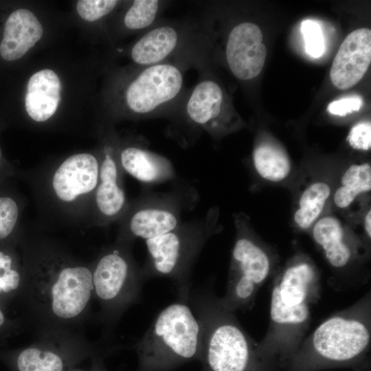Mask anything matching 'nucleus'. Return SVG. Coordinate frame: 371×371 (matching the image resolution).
Returning <instances> with one entry per match:
<instances>
[{
	"label": "nucleus",
	"mask_w": 371,
	"mask_h": 371,
	"mask_svg": "<svg viewBox=\"0 0 371 371\" xmlns=\"http://www.w3.org/2000/svg\"><path fill=\"white\" fill-rule=\"evenodd\" d=\"M177 42L175 29L170 26L158 27L147 32L135 44L131 57L139 65H157L175 49Z\"/></svg>",
	"instance_id": "nucleus-17"
},
{
	"label": "nucleus",
	"mask_w": 371,
	"mask_h": 371,
	"mask_svg": "<svg viewBox=\"0 0 371 371\" xmlns=\"http://www.w3.org/2000/svg\"><path fill=\"white\" fill-rule=\"evenodd\" d=\"M135 371H171L192 360L201 361L203 328L184 302L164 308L133 346Z\"/></svg>",
	"instance_id": "nucleus-2"
},
{
	"label": "nucleus",
	"mask_w": 371,
	"mask_h": 371,
	"mask_svg": "<svg viewBox=\"0 0 371 371\" xmlns=\"http://www.w3.org/2000/svg\"><path fill=\"white\" fill-rule=\"evenodd\" d=\"M23 282L18 300L34 333H82L93 297V266L51 248L25 254Z\"/></svg>",
	"instance_id": "nucleus-1"
},
{
	"label": "nucleus",
	"mask_w": 371,
	"mask_h": 371,
	"mask_svg": "<svg viewBox=\"0 0 371 371\" xmlns=\"http://www.w3.org/2000/svg\"><path fill=\"white\" fill-rule=\"evenodd\" d=\"M2 158H3V156H2V151H1V147H0V164L2 161Z\"/></svg>",
	"instance_id": "nucleus-37"
},
{
	"label": "nucleus",
	"mask_w": 371,
	"mask_h": 371,
	"mask_svg": "<svg viewBox=\"0 0 371 371\" xmlns=\"http://www.w3.org/2000/svg\"><path fill=\"white\" fill-rule=\"evenodd\" d=\"M158 9V1H134L124 16V25L131 30H140L147 27L155 19Z\"/></svg>",
	"instance_id": "nucleus-26"
},
{
	"label": "nucleus",
	"mask_w": 371,
	"mask_h": 371,
	"mask_svg": "<svg viewBox=\"0 0 371 371\" xmlns=\"http://www.w3.org/2000/svg\"><path fill=\"white\" fill-rule=\"evenodd\" d=\"M249 357L246 337L233 324H221L203 339L201 361L208 371H245Z\"/></svg>",
	"instance_id": "nucleus-8"
},
{
	"label": "nucleus",
	"mask_w": 371,
	"mask_h": 371,
	"mask_svg": "<svg viewBox=\"0 0 371 371\" xmlns=\"http://www.w3.org/2000/svg\"><path fill=\"white\" fill-rule=\"evenodd\" d=\"M118 177L116 161L109 153H106L100 166L95 202L100 212L107 218L117 215L126 203L125 193L120 186Z\"/></svg>",
	"instance_id": "nucleus-15"
},
{
	"label": "nucleus",
	"mask_w": 371,
	"mask_h": 371,
	"mask_svg": "<svg viewBox=\"0 0 371 371\" xmlns=\"http://www.w3.org/2000/svg\"><path fill=\"white\" fill-rule=\"evenodd\" d=\"M19 216V208L16 200L9 195L0 194V243L12 236Z\"/></svg>",
	"instance_id": "nucleus-28"
},
{
	"label": "nucleus",
	"mask_w": 371,
	"mask_h": 371,
	"mask_svg": "<svg viewBox=\"0 0 371 371\" xmlns=\"http://www.w3.org/2000/svg\"><path fill=\"white\" fill-rule=\"evenodd\" d=\"M124 170L137 180L155 183L169 177L172 169L164 158L137 147H128L120 155Z\"/></svg>",
	"instance_id": "nucleus-16"
},
{
	"label": "nucleus",
	"mask_w": 371,
	"mask_h": 371,
	"mask_svg": "<svg viewBox=\"0 0 371 371\" xmlns=\"http://www.w3.org/2000/svg\"><path fill=\"white\" fill-rule=\"evenodd\" d=\"M68 371H92V369L91 368L89 370H84L74 368H71V369L69 370Z\"/></svg>",
	"instance_id": "nucleus-36"
},
{
	"label": "nucleus",
	"mask_w": 371,
	"mask_h": 371,
	"mask_svg": "<svg viewBox=\"0 0 371 371\" xmlns=\"http://www.w3.org/2000/svg\"><path fill=\"white\" fill-rule=\"evenodd\" d=\"M43 35V27L29 10L18 8L5 18L0 37V58L7 63L21 58Z\"/></svg>",
	"instance_id": "nucleus-12"
},
{
	"label": "nucleus",
	"mask_w": 371,
	"mask_h": 371,
	"mask_svg": "<svg viewBox=\"0 0 371 371\" xmlns=\"http://www.w3.org/2000/svg\"><path fill=\"white\" fill-rule=\"evenodd\" d=\"M350 145L358 150H368L371 147V124L362 122L355 125L348 136Z\"/></svg>",
	"instance_id": "nucleus-31"
},
{
	"label": "nucleus",
	"mask_w": 371,
	"mask_h": 371,
	"mask_svg": "<svg viewBox=\"0 0 371 371\" xmlns=\"http://www.w3.org/2000/svg\"><path fill=\"white\" fill-rule=\"evenodd\" d=\"M301 30L306 53L315 58L320 57L324 54L325 44L319 25L315 21L307 19L302 23Z\"/></svg>",
	"instance_id": "nucleus-29"
},
{
	"label": "nucleus",
	"mask_w": 371,
	"mask_h": 371,
	"mask_svg": "<svg viewBox=\"0 0 371 371\" xmlns=\"http://www.w3.org/2000/svg\"><path fill=\"white\" fill-rule=\"evenodd\" d=\"M183 76L169 64L151 65L129 85L126 92L128 106L133 112L148 113L174 99L180 92Z\"/></svg>",
	"instance_id": "nucleus-6"
},
{
	"label": "nucleus",
	"mask_w": 371,
	"mask_h": 371,
	"mask_svg": "<svg viewBox=\"0 0 371 371\" xmlns=\"http://www.w3.org/2000/svg\"><path fill=\"white\" fill-rule=\"evenodd\" d=\"M308 315L306 305L298 308H289L282 302L278 286H276L272 293L271 302V317L272 319L279 324H297L304 322Z\"/></svg>",
	"instance_id": "nucleus-27"
},
{
	"label": "nucleus",
	"mask_w": 371,
	"mask_h": 371,
	"mask_svg": "<svg viewBox=\"0 0 371 371\" xmlns=\"http://www.w3.org/2000/svg\"><path fill=\"white\" fill-rule=\"evenodd\" d=\"M253 160L258 174L271 181H282L291 170V163L286 153L269 144L258 146L254 149Z\"/></svg>",
	"instance_id": "nucleus-23"
},
{
	"label": "nucleus",
	"mask_w": 371,
	"mask_h": 371,
	"mask_svg": "<svg viewBox=\"0 0 371 371\" xmlns=\"http://www.w3.org/2000/svg\"><path fill=\"white\" fill-rule=\"evenodd\" d=\"M313 278L312 268L307 264H300L288 269L278 287L283 304L289 308L306 305L308 285Z\"/></svg>",
	"instance_id": "nucleus-22"
},
{
	"label": "nucleus",
	"mask_w": 371,
	"mask_h": 371,
	"mask_svg": "<svg viewBox=\"0 0 371 371\" xmlns=\"http://www.w3.org/2000/svg\"><path fill=\"white\" fill-rule=\"evenodd\" d=\"M106 354H98L91 358L92 371H108L104 363V357Z\"/></svg>",
	"instance_id": "nucleus-33"
},
{
	"label": "nucleus",
	"mask_w": 371,
	"mask_h": 371,
	"mask_svg": "<svg viewBox=\"0 0 371 371\" xmlns=\"http://www.w3.org/2000/svg\"><path fill=\"white\" fill-rule=\"evenodd\" d=\"M371 62V31L359 28L350 33L341 44L333 60L330 77L339 89L357 84Z\"/></svg>",
	"instance_id": "nucleus-10"
},
{
	"label": "nucleus",
	"mask_w": 371,
	"mask_h": 371,
	"mask_svg": "<svg viewBox=\"0 0 371 371\" xmlns=\"http://www.w3.org/2000/svg\"><path fill=\"white\" fill-rule=\"evenodd\" d=\"M204 240L203 229L179 226L146 240L149 262L142 271L144 276H167L179 283L185 282Z\"/></svg>",
	"instance_id": "nucleus-5"
},
{
	"label": "nucleus",
	"mask_w": 371,
	"mask_h": 371,
	"mask_svg": "<svg viewBox=\"0 0 371 371\" xmlns=\"http://www.w3.org/2000/svg\"><path fill=\"white\" fill-rule=\"evenodd\" d=\"M12 326V324L6 317L5 311L0 304V335H2L3 333L8 330Z\"/></svg>",
	"instance_id": "nucleus-34"
},
{
	"label": "nucleus",
	"mask_w": 371,
	"mask_h": 371,
	"mask_svg": "<svg viewBox=\"0 0 371 371\" xmlns=\"http://www.w3.org/2000/svg\"><path fill=\"white\" fill-rule=\"evenodd\" d=\"M313 237L325 251L326 258L334 267L346 265L350 257L348 247L342 242L343 229L335 217L320 219L314 226Z\"/></svg>",
	"instance_id": "nucleus-20"
},
{
	"label": "nucleus",
	"mask_w": 371,
	"mask_h": 371,
	"mask_svg": "<svg viewBox=\"0 0 371 371\" xmlns=\"http://www.w3.org/2000/svg\"><path fill=\"white\" fill-rule=\"evenodd\" d=\"M23 282V269L16 253L0 243V304L18 299Z\"/></svg>",
	"instance_id": "nucleus-21"
},
{
	"label": "nucleus",
	"mask_w": 371,
	"mask_h": 371,
	"mask_svg": "<svg viewBox=\"0 0 371 371\" xmlns=\"http://www.w3.org/2000/svg\"><path fill=\"white\" fill-rule=\"evenodd\" d=\"M144 277L143 271L122 249L109 250L99 258L93 266L92 283L103 321L114 322L137 301Z\"/></svg>",
	"instance_id": "nucleus-4"
},
{
	"label": "nucleus",
	"mask_w": 371,
	"mask_h": 371,
	"mask_svg": "<svg viewBox=\"0 0 371 371\" xmlns=\"http://www.w3.org/2000/svg\"><path fill=\"white\" fill-rule=\"evenodd\" d=\"M260 27L250 22L236 25L230 32L226 45V59L232 74L247 80L262 71L267 56Z\"/></svg>",
	"instance_id": "nucleus-9"
},
{
	"label": "nucleus",
	"mask_w": 371,
	"mask_h": 371,
	"mask_svg": "<svg viewBox=\"0 0 371 371\" xmlns=\"http://www.w3.org/2000/svg\"><path fill=\"white\" fill-rule=\"evenodd\" d=\"M100 166L89 153H78L67 158L52 177V188L56 196L69 203L95 189L98 183Z\"/></svg>",
	"instance_id": "nucleus-11"
},
{
	"label": "nucleus",
	"mask_w": 371,
	"mask_h": 371,
	"mask_svg": "<svg viewBox=\"0 0 371 371\" xmlns=\"http://www.w3.org/2000/svg\"><path fill=\"white\" fill-rule=\"evenodd\" d=\"M341 186L334 194V203L340 207H348L361 193L371 189V166L366 163L350 166L341 178Z\"/></svg>",
	"instance_id": "nucleus-24"
},
{
	"label": "nucleus",
	"mask_w": 371,
	"mask_h": 371,
	"mask_svg": "<svg viewBox=\"0 0 371 371\" xmlns=\"http://www.w3.org/2000/svg\"><path fill=\"white\" fill-rule=\"evenodd\" d=\"M117 1L115 0H81L76 9L81 18L87 21H94L111 12Z\"/></svg>",
	"instance_id": "nucleus-30"
},
{
	"label": "nucleus",
	"mask_w": 371,
	"mask_h": 371,
	"mask_svg": "<svg viewBox=\"0 0 371 371\" xmlns=\"http://www.w3.org/2000/svg\"><path fill=\"white\" fill-rule=\"evenodd\" d=\"M178 214L172 208L158 205L143 207L129 221L132 236L146 240L168 233L179 226Z\"/></svg>",
	"instance_id": "nucleus-14"
},
{
	"label": "nucleus",
	"mask_w": 371,
	"mask_h": 371,
	"mask_svg": "<svg viewBox=\"0 0 371 371\" xmlns=\"http://www.w3.org/2000/svg\"><path fill=\"white\" fill-rule=\"evenodd\" d=\"M30 345L0 353L12 371H68L87 359L110 350L91 343L82 333L69 331L34 333Z\"/></svg>",
	"instance_id": "nucleus-3"
},
{
	"label": "nucleus",
	"mask_w": 371,
	"mask_h": 371,
	"mask_svg": "<svg viewBox=\"0 0 371 371\" xmlns=\"http://www.w3.org/2000/svg\"><path fill=\"white\" fill-rule=\"evenodd\" d=\"M363 100L359 96H350L335 100L328 106V111L333 115L346 116L360 109Z\"/></svg>",
	"instance_id": "nucleus-32"
},
{
	"label": "nucleus",
	"mask_w": 371,
	"mask_h": 371,
	"mask_svg": "<svg viewBox=\"0 0 371 371\" xmlns=\"http://www.w3.org/2000/svg\"><path fill=\"white\" fill-rule=\"evenodd\" d=\"M233 259L239 277L235 284L242 283L258 284L267 276L269 261L265 253L252 241L238 239L233 249Z\"/></svg>",
	"instance_id": "nucleus-18"
},
{
	"label": "nucleus",
	"mask_w": 371,
	"mask_h": 371,
	"mask_svg": "<svg viewBox=\"0 0 371 371\" xmlns=\"http://www.w3.org/2000/svg\"><path fill=\"white\" fill-rule=\"evenodd\" d=\"M223 92L219 85L210 80H202L194 88L186 105L190 120L201 126H207L221 112Z\"/></svg>",
	"instance_id": "nucleus-19"
},
{
	"label": "nucleus",
	"mask_w": 371,
	"mask_h": 371,
	"mask_svg": "<svg viewBox=\"0 0 371 371\" xmlns=\"http://www.w3.org/2000/svg\"><path fill=\"white\" fill-rule=\"evenodd\" d=\"M370 335L361 322L341 317L331 318L315 330L313 344L323 357L337 361L348 360L367 346Z\"/></svg>",
	"instance_id": "nucleus-7"
},
{
	"label": "nucleus",
	"mask_w": 371,
	"mask_h": 371,
	"mask_svg": "<svg viewBox=\"0 0 371 371\" xmlns=\"http://www.w3.org/2000/svg\"><path fill=\"white\" fill-rule=\"evenodd\" d=\"M330 193V187L324 182L308 186L300 199V207L294 215L295 223L302 229L309 227L322 212Z\"/></svg>",
	"instance_id": "nucleus-25"
},
{
	"label": "nucleus",
	"mask_w": 371,
	"mask_h": 371,
	"mask_svg": "<svg viewBox=\"0 0 371 371\" xmlns=\"http://www.w3.org/2000/svg\"><path fill=\"white\" fill-rule=\"evenodd\" d=\"M365 227L369 237L371 236V211L367 212L365 218Z\"/></svg>",
	"instance_id": "nucleus-35"
},
{
	"label": "nucleus",
	"mask_w": 371,
	"mask_h": 371,
	"mask_svg": "<svg viewBox=\"0 0 371 371\" xmlns=\"http://www.w3.org/2000/svg\"><path fill=\"white\" fill-rule=\"evenodd\" d=\"M61 83L52 69H42L28 80L25 108L28 115L36 122H44L56 112L60 100Z\"/></svg>",
	"instance_id": "nucleus-13"
}]
</instances>
